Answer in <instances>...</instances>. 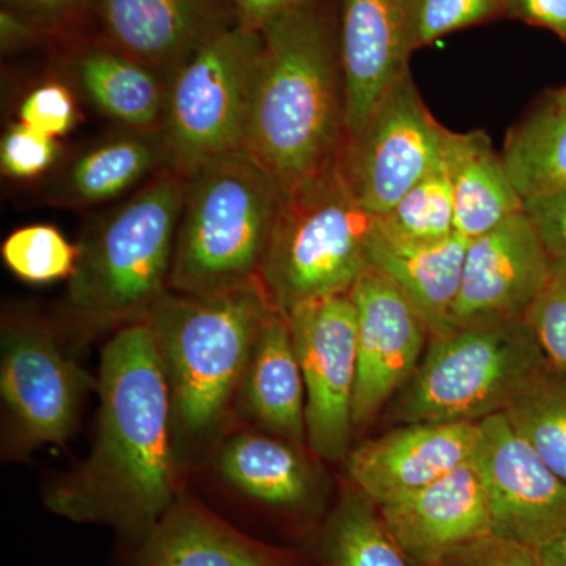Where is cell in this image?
<instances>
[{
	"label": "cell",
	"instance_id": "6da1fadb",
	"mask_svg": "<svg viewBox=\"0 0 566 566\" xmlns=\"http://www.w3.org/2000/svg\"><path fill=\"white\" fill-rule=\"evenodd\" d=\"M91 455L48 491L74 523L103 524L137 545L175 504L172 392L151 327L137 319L104 346Z\"/></svg>",
	"mask_w": 566,
	"mask_h": 566
},
{
	"label": "cell",
	"instance_id": "7a4b0ae2",
	"mask_svg": "<svg viewBox=\"0 0 566 566\" xmlns=\"http://www.w3.org/2000/svg\"><path fill=\"white\" fill-rule=\"evenodd\" d=\"M243 150L285 191L333 163L346 140L338 18L304 0L263 25Z\"/></svg>",
	"mask_w": 566,
	"mask_h": 566
},
{
	"label": "cell",
	"instance_id": "3957f363",
	"mask_svg": "<svg viewBox=\"0 0 566 566\" xmlns=\"http://www.w3.org/2000/svg\"><path fill=\"white\" fill-rule=\"evenodd\" d=\"M285 193L244 150L188 175L169 290L205 296L260 283Z\"/></svg>",
	"mask_w": 566,
	"mask_h": 566
},
{
	"label": "cell",
	"instance_id": "277c9868",
	"mask_svg": "<svg viewBox=\"0 0 566 566\" xmlns=\"http://www.w3.org/2000/svg\"><path fill=\"white\" fill-rule=\"evenodd\" d=\"M185 188L186 177L163 169L85 227L69 279L74 312L96 322H137L169 292Z\"/></svg>",
	"mask_w": 566,
	"mask_h": 566
},
{
	"label": "cell",
	"instance_id": "5b68a950",
	"mask_svg": "<svg viewBox=\"0 0 566 566\" xmlns=\"http://www.w3.org/2000/svg\"><path fill=\"white\" fill-rule=\"evenodd\" d=\"M271 311L260 283L205 296L169 290L148 308L144 319L163 357L175 419L185 431L203 433L221 419Z\"/></svg>",
	"mask_w": 566,
	"mask_h": 566
},
{
	"label": "cell",
	"instance_id": "8992f818",
	"mask_svg": "<svg viewBox=\"0 0 566 566\" xmlns=\"http://www.w3.org/2000/svg\"><path fill=\"white\" fill-rule=\"evenodd\" d=\"M376 216L354 199L340 159L286 191L266 255L260 286L274 311L349 293L370 268Z\"/></svg>",
	"mask_w": 566,
	"mask_h": 566
},
{
	"label": "cell",
	"instance_id": "52a82bcc",
	"mask_svg": "<svg viewBox=\"0 0 566 566\" xmlns=\"http://www.w3.org/2000/svg\"><path fill=\"white\" fill-rule=\"evenodd\" d=\"M546 365L526 319L449 327L431 335L415 375L395 395L390 419L480 422L504 412Z\"/></svg>",
	"mask_w": 566,
	"mask_h": 566
},
{
	"label": "cell",
	"instance_id": "ba28073f",
	"mask_svg": "<svg viewBox=\"0 0 566 566\" xmlns=\"http://www.w3.org/2000/svg\"><path fill=\"white\" fill-rule=\"evenodd\" d=\"M262 51V32L237 24L177 71L161 125L166 169L188 177L243 150Z\"/></svg>",
	"mask_w": 566,
	"mask_h": 566
},
{
	"label": "cell",
	"instance_id": "9c48e42d",
	"mask_svg": "<svg viewBox=\"0 0 566 566\" xmlns=\"http://www.w3.org/2000/svg\"><path fill=\"white\" fill-rule=\"evenodd\" d=\"M446 133L408 71L375 107L363 132L338 153L354 199L376 218L386 214L444 161Z\"/></svg>",
	"mask_w": 566,
	"mask_h": 566
},
{
	"label": "cell",
	"instance_id": "30bf717a",
	"mask_svg": "<svg viewBox=\"0 0 566 566\" xmlns=\"http://www.w3.org/2000/svg\"><path fill=\"white\" fill-rule=\"evenodd\" d=\"M305 387V436L316 455L348 453L357 376L356 308L352 294L323 297L286 316Z\"/></svg>",
	"mask_w": 566,
	"mask_h": 566
},
{
	"label": "cell",
	"instance_id": "8fae6325",
	"mask_svg": "<svg viewBox=\"0 0 566 566\" xmlns=\"http://www.w3.org/2000/svg\"><path fill=\"white\" fill-rule=\"evenodd\" d=\"M472 461L485 486L493 535L536 551L565 531V480L504 412L476 423Z\"/></svg>",
	"mask_w": 566,
	"mask_h": 566
},
{
	"label": "cell",
	"instance_id": "7c38bea8",
	"mask_svg": "<svg viewBox=\"0 0 566 566\" xmlns=\"http://www.w3.org/2000/svg\"><path fill=\"white\" fill-rule=\"evenodd\" d=\"M349 294L357 327L353 423L360 427L370 422L415 375L430 331L405 294L371 264Z\"/></svg>",
	"mask_w": 566,
	"mask_h": 566
},
{
	"label": "cell",
	"instance_id": "4fadbf2b",
	"mask_svg": "<svg viewBox=\"0 0 566 566\" xmlns=\"http://www.w3.org/2000/svg\"><path fill=\"white\" fill-rule=\"evenodd\" d=\"M551 270L549 253L523 208L469 241L460 292L446 329L469 323L526 319Z\"/></svg>",
	"mask_w": 566,
	"mask_h": 566
},
{
	"label": "cell",
	"instance_id": "5bb4252c",
	"mask_svg": "<svg viewBox=\"0 0 566 566\" xmlns=\"http://www.w3.org/2000/svg\"><path fill=\"white\" fill-rule=\"evenodd\" d=\"M416 7L417 0H340L337 18L346 140L363 132L386 93L411 71L417 51Z\"/></svg>",
	"mask_w": 566,
	"mask_h": 566
},
{
	"label": "cell",
	"instance_id": "9a60e30c",
	"mask_svg": "<svg viewBox=\"0 0 566 566\" xmlns=\"http://www.w3.org/2000/svg\"><path fill=\"white\" fill-rule=\"evenodd\" d=\"M0 392L32 444H61L73 430L85 390L84 374L39 327L3 335Z\"/></svg>",
	"mask_w": 566,
	"mask_h": 566
},
{
	"label": "cell",
	"instance_id": "2e32d148",
	"mask_svg": "<svg viewBox=\"0 0 566 566\" xmlns=\"http://www.w3.org/2000/svg\"><path fill=\"white\" fill-rule=\"evenodd\" d=\"M115 50L169 84L221 33L240 24L234 0H96Z\"/></svg>",
	"mask_w": 566,
	"mask_h": 566
},
{
	"label": "cell",
	"instance_id": "e0dca14e",
	"mask_svg": "<svg viewBox=\"0 0 566 566\" xmlns=\"http://www.w3.org/2000/svg\"><path fill=\"white\" fill-rule=\"evenodd\" d=\"M376 509L416 565H441L460 547L493 535L485 486L472 458L431 485Z\"/></svg>",
	"mask_w": 566,
	"mask_h": 566
},
{
	"label": "cell",
	"instance_id": "ac0fdd59",
	"mask_svg": "<svg viewBox=\"0 0 566 566\" xmlns=\"http://www.w3.org/2000/svg\"><path fill=\"white\" fill-rule=\"evenodd\" d=\"M476 423H405L354 449L346 460L348 474L371 504H387L471 460Z\"/></svg>",
	"mask_w": 566,
	"mask_h": 566
},
{
	"label": "cell",
	"instance_id": "d6986e66",
	"mask_svg": "<svg viewBox=\"0 0 566 566\" xmlns=\"http://www.w3.org/2000/svg\"><path fill=\"white\" fill-rule=\"evenodd\" d=\"M128 547V566H290L196 502H175L150 534Z\"/></svg>",
	"mask_w": 566,
	"mask_h": 566
},
{
	"label": "cell",
	"instance_id": "ffe728a7",
	"mask_svg": "<svg viewBox=\"0 0 566 566\" xmlns=\"http://www.w3.org/2000/svg\"><path fill=\"white\" fill-rule=\"evenodd\" d=\"M468 244L458 233L433 243L400 240L375 226L368 256L371 266L387 275L419 312L431 337L449 324Z\"/></svg>",
	"mask_w": 566,
	"mask_h": 566
},
{
	"label": "cell",
	"instance_id": "44dd1931",
	"mask_svg": "<svg viewBox=\"0 0 566 566\" xmlns=\"http://www.w3.org/2000/svg\"><path fill=\"white\" fill-rule=\"evenodd\" d=\"M444 167L455 205V232L465 240H474L523 211L502 153L485 132L447 129Z\"/></svg>",
	"mask_w": 566,
	"mask_h": 566
},
{
	"label": "cell",
	"instance_id": "7402d4cb",
	"mask_svg": "<svg viewBox=\"0 0 566 566\" xmlns=\"http://www.w3.org/2000/svg\"><path fill=\"white\" fill-rule=\"evenodd\" d=\"M166 169L161 129H126L82 153L51 189L55 203L88 208L109 202Z\"/></svg>",
	"mask_w": 566,
	"mask_h": 566
},
{
	"label": "cell",
	"instance_id": "603a6c76",
	"mask_svg": "<svg viewBox=\"0 0 566 566\" xmlns=\"http://www.w3.org/2000/svg\"><path fill=\"white\" fill-rule=\"evenodd\" d=\"M253 415L274 433L301 442L305 436V387L289 318L271 311L260 327L244 375Z\"/></svg>",
	"mask_w": 566,
	"mask_h": 566
},
{
	"label": "cell",
	"instance_id": "cb8c5ba5",
	"mask_svg": "<svg viewBox=\"0 0 566 566\" xmlns=\"http://www.w3.org/2000/svg\"><path fill=\"white\" fill-rule=\"evenodd\" d=\"M502 158L523 203L566 189V87L546 92L506 133Z\"/></svg>",
	"mask_w": 566,
	"mask_h": 566
},
{
	"label": "cell",
	"instance_id": "d4e9b609",
	"mask_svg": "<svg viewBox=\"0 0 566 566\" xmlns=\"http://www.w3.org/2000/svg\"><path fill=\"white\" fill-rule=\"evenodd\" d=\"M77 84L103 114L126 129H161L169 84L118 50H93L74 69Z\"/></svg>",
	"mask_w": 566,
	"mask_h": 566
},
{
	"label": "cell",
	"instance_id": "484cf974",
	"mask_svg": "<svg viewBox=\"0 0 566 566\" xmlns=\"http://www.w3.org/2000/svg\"><path fill=\"white\" fill-rule=\"evenodd\" d=\"M219 469L234 490L273 510L300 509L312 493L311 475L293 447L260 434L230 439Z\"/></svg>",
	"mask_w": 566,
	"mask_h": 566
},
{
	"label": "cell",
	"instance_id": "4316f807",
	"mask_svg": "<svg viewBox=\"0 0 566 566\" xmlns=\"http://www.w3.org/2000/svg\"><path fill=\"white\" fill-rule=\"evenodd\" d=\"M363 494H346L324 531L323 566H412Z\"/></svg>",
	"mask_w": 566,
	"mask_h": 566
},
{
	"label": "cell",
	"instance_id": "83f0119b",
	"mask_svg": "<svg viewBox=\"0 0 566 566\" xmlns=\"http://www.w3.org/2000/svg\"><path fill=\"white\" fill-rule=\"evenodd\" d=\"M504 415L566 482V374L546 365L521 387Z\"/></svg>",
	"mask_w": 566,
	"mask_h": 566
},
{
	"label": "cell",
	"instance_id": "f1b7e54d",
	"mask_svg": "<svg viewBox=\"0 0 566 566\" xmlns=\"http://www.w3.org/2000/svg\"><path fill=\"white\" fill-rule=\"evenodd\" d=\"M376 226L390 237L419 243L446 240L455 232V205L444 161L390 208L376 218Z\"/></svg>",
	"mask_w": 566,
	"mask_h": 566
},
{
	"label": "cell",
	"instance_id": "f546056e",
	"mask_svg": "<svg viewBox=\"0 0 566 566\" xmlns=\"http://www.w3.org/2000/svg\"><path fill=\"white\" fill-rule=\"evenodd\" d=\"M0 253L17 277L41 285L73 275L77 245L71 244L55 227L35 223L10 233Z\"/></svg>",
	"mask_w": 566,
	"mask_h": 566
},
{
	"label": "cell",
	"instance_id": "4dcf8cb0",
	"mask_svg": "<svg viewBox=\"0 0 566 566\" xmlns=\"http://www.w3.org/2000/svg\"><path fill=\"white\" fill-rule=\"evenodd\" d=\"M526 322L546 363L566 374V263L553 262L549 279L527 312Z\"/></svg>",
	"mask_w": 566,
	"mask_h": 566
},
{
	"label": "cell",
	"instance_id": "1f68e13d",
	"mask_svg": "<svg viewBox=\"0 0 566 566\" xmlns=\"http://www.w3.org/2000/svg\"><path fill=\"white\" fill-rule=\"evenodd\" d=\"M499 18V0H417L416 50Z\"/></svg>",
	"mask_w": 566,
	"mask_h": 566
},
{
	"label": "cell",
	"instance_id": "d6a6232c",
	"mask_svg": "<svg viewBox=\"0 0 566 566\" xmlns=\"http://www.w3.org/2000/svg\"><path fill=\"white\" fill-rule=\"evenodd\" d=\"M59 155L57 139L21 122L10 126L0 142L2 174L14 180H32L46 174L57 163Z\"/></svg>",
	"mask_w": 566,
	"mask_h": 566
},
{
	"label": "cell",
	"instance_id": "836d02e7",
	"mask_svg": "<svg viewBox=\"0 0 566 566\" xmlns=\"http://www.w3.org/2000/svg\"><path fill=\"white\" fill-rule=\"evenodd\" d=\"M73 92L62 82H46L33 88L20 106V122L46 136H65L76 123Z\"/></svg>",
	"mask_w": 566,
	"mask_h": 566
},
{
	"label": "cell",
	"instance_id": "e575fe53",
	"mask_svg": "<svg viewBox=\"0 0 566 566\" xmlns=\"http://www.w3.org/2000/svg\"><path fill=\"white\" fill-rule=\"evenodd\" d=\"M441 566H543L535 549L499 538L483 536L447 556Z\"/></svg>",
	"mask_w": 566,
	"mask_h": 566
},
{
	"label": "cell",
	"instance_id": "d590c367",
	"mask_svg": "<svg viewBox=\"0 0 566 566\" xmlns=\"http://www.w3.org/2000/svg\"><path fill=\"white\" fill-rule=\"evenodd\" d=\"M551 262L566 263V189L524 203Z\"/></svg>",
	"mask_w": 566,
	"mask_h": 566
},
{
	"label": "cell",
	"instance_id": "8d00e7d4",
	"mask_svg": "<svg viewBox=\"0 0 566 566\" xmlns=\"http://www.w3.org/2000/svg\"><path fill=\"white\" fill-rule=\"evenodd\" d=\"M502 18L556 33L566 41V0H499Z\"/></svg>",
	"mask_w": 566,
	"mask_h": 566
},
{
	"label": "cell",
	"instance_id": "74e56055",
	"mask_svg": "<svg viewBox=\"0 0 566 566\" xmlns=\"http://www.w3.org/2000/svg\"><path fill=\"white\" fill-rule=\"evenodd\" d=\"M303 2L304 0H234L240 24L255 31H262L266 22Z\"/></svg>",
	"mask_w": 566,
	"mask_h": 566
},
{
	"label": "cell",
	"instance_id": "f35d334b",
	"mask_svg": "<svg viewBox=\"0 0 566 566\" xmlns=\"http://www.w3.org/2000/svg\"><path fill=\"white\" fill-rule=\"evenodd\" d=\"M33 31L28 21L21 20L20 14L11 10L0 13V36H2L3 51L17 50L25 41L32 39Z\"/></svg>",
	"mask_w": 566,
	"mask_h": 566
},
{
	"label": "cell",
	"instance_id": "ab89813d",
	"mask_svg": "<svg viewBox=\"0 0 566 566\" xmlns=\"http://www.w3.org/2000/svg\"><path fill=\"white\" fill-rule=\"evenodd\" d=\"M7 2L41 14H61L81 9L92 0H7Z\"/></svg>",
	"mask_w": 566,
	"mask_h": 566
},
{
	"label": "cell",
	"instance_id": "60d3db41",
	"mask_svg": "<svg viewBox=\"0 0 566 566\" xmlns=\"http://www.w3.org/2000/svg\"><path fill=\"white\" fill-rule=\"evenodd\" d=\"M535 553L543 566H566V528Z\"/></svg>",
	"mask_w": 566,
	"mask_h": 566
},
{
	"label": "cell",
	"instance_id": "b9f144b4",
	"mask_svg": "<svg viewBox=\"0 0 566 566\" xmlns=\"http://www.w3.org/2000/svg\"><path fill=\"white\" fill-rule=\"evenodd\" d=\"M412 566H441V565H416V564H412Z\"/></svg>",
	"mask_w": 566,
	"mask_h": 566
},
{
	"label": "cell",
	"instance_id": "7bdbcfd3",
	"mask_svg": "<svg viewBox=\"0 0 566 566\" xmlns=\"http://www.w3.org/2000/svg\"><path fill=\"white\" fill-rule=\"evenodd\" d=\"M565 87H566V84H565Z\"/></svg>",
	"mask_w": 566,
	"mask_h": 566
}]
</instances>
